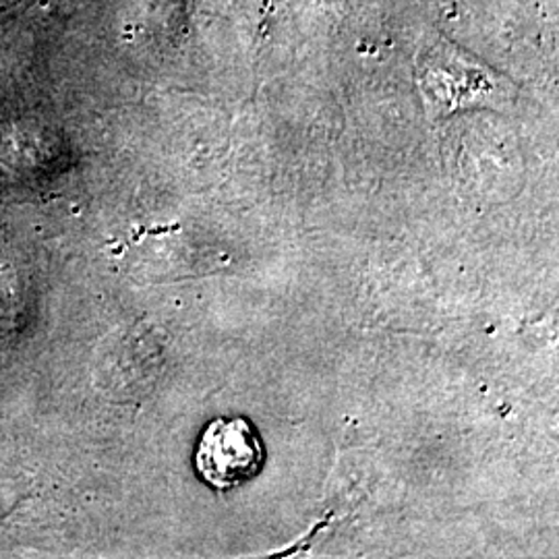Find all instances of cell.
Segmentation results:
<instances>
[{
	"label": "cell",
	"mask_w": 559,
	"mask_h": 559,
	"mask_svg": "<svg viewBox=\"0 0 559 559\" xmlns=\"http://www.w3.org/2000/svg\"><path fill=\"white\" fill-rule=\"evenodd\" d=\"M419 81L429 102L448 110L500 90V75L440 36L420 50Z\"/></svg>",
	"instance_id": "6da1fadb"
},
{
	"label": "cell",
	"mask_w": 559,
	"mask_h": 559,
	"mask_svg": "<svg viewBox=\"0 0 559 559\" xmlns=\"http://www.w3.org/2000/svg\"><path fill=\"white\" fill-rule=\"evenodd\" d=\"M263 460L265 450L247 419L212 420L201 433L195 452L201 479L221 491L255 477Z\"/></svg>",
	"instance_id": "7a4b0ae2"
}]
</instances>
